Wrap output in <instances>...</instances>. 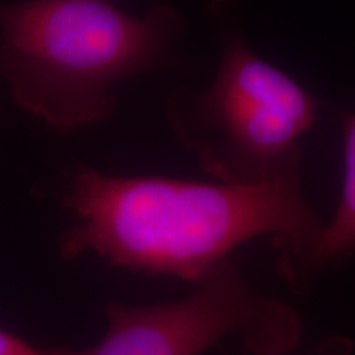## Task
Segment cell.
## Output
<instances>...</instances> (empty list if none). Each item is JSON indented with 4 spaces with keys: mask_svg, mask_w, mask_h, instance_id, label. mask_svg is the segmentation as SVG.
<instances>
[{
    "mask_svg": "<svg viewBox=\"0 0 355 355\" xmlns=\"http://www.w3.org/2000/svg\"><path fill=\"white\" fill-rule=\"evenodd\" d=\"M78 222L60 237L66 260L194 283L237 247L272 237L283 278L308 254L324 220L304 198L301 170L257 184L110 176L79 166L63 199Z\"/></svg>",
    "mask_w": 355,
    "mask_h": 355,
    "instance_id": "1",
    "label": "cell"
},
{
    "mask_svg": "<svg viewBox=\"0 0 355 355\" xmlns=\"http://www.w3.org/2000/svg\"><path fill=\"white\" fill-rule=\"evenodd\" d=\"M184 30L170 6L133 17L105 0L0 3V76L26 112L76 132L114 112L123 81L168 68Z\"/></svg>",
    "mask_w": 355,
    "mask_h": 355,
    "instance_id": "2",
    "label": "cell"
},
{
    "mask_svg": "<svg viewBox=\"0 0 355 355\" xmlns=\"http://www.w3.org/2000/svg\"><path fill=\"white\" fill-rule=\"evenodd\" d=\"M166 121L207 175L219 183L257 184L301 170L300 141L316 123L318 105L234 35L222 43L209 86L178 87L168 97Z\"/></svg>",
    "mask_w": 355,
    "mask_h": 355,
    "instance_id": "3",
    "label": "cell"
},
{
    "mask_svg": "<svg viewBox=\"0 0 355 355\" xmlns=\"http://www.w3.org/2000/svg\"><path fill=\"white\" fill-rule=\"evenodd\" d=\"M191 285L186 298L171 303H109L105 336L76 355H202L234 334L255 355H282L298 344V314L259 295L230 259Z\"/></svg>",
    "mask_w": 355,
    "mask_h": 355,
    "instance_id": "4",
    "label": "cell"
},
{
    "mask_svg": "<svg viewBox=\"0 0 355 355\" xmlns=\"http://www.w3.org/2000/svg\"><path fill=\"white\" fill-rule=\"evenodd\" d=\"M344 181L332 219L322 234L285 278L296 290H303L314 275L339 263L355 252V112L344 115Z\"/></svg>",
    "mask_w": 355,
    "mask_h": 355,
    "instance_id": "5",
    "label": "cell"
},
{
    "mask_svg": "<svg viewBox=\"0 0 355 355\" xmlns=\"http://www.w3.org/2000/svg\"><path fill=\"white\" fill-rule=\"evenodd\" d=\"M0 355H76V350L64 347L40 349L13 336L12 332L0 329Z\"/></svg>",
    "mask_w": 355,
    "mask_h": 355,
    "instance_id": "6",
    "label": "cell"
},
{
    "mask_svg": "<svg viewBox=\"0 0 355 355\" xmlns=\"http://www.w3.org/2000/svg\"><path fill=\"white\" fill-rule=\"evenodd\" d=\"M347 352H345V350L343 349V345H340V349H337V350H334V352H331L329 355H345Z\"/></svg>",
    "mask_w": 355,
    "mask_h": 355,
    "instance_id": "7",
    "label": "cell"
}]
</instances>
